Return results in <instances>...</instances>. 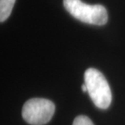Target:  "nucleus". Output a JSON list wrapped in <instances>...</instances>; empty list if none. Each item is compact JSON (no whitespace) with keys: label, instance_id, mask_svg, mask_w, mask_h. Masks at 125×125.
I'll list each match as a JSON object with an SVG mask.
<instances>
[{"label":"nucleus","instance_id":"7ed1b4c3","mask_svg":"<svg viewBox=\"0 0 125 125\" xmlns=\"http://www.w3.org/2000/svg\"><path fill=\"white\" fill-rule=\"evenodd\" d=\"M55 106L46 98H32L28 100L22 108V117L32 125H44L53 117Z\"/></svg>","mask_w":125,"mask_h":125},{"label":"nucleus","instance_id":"f03ea898","mask_svg":"<svg viewBox=\"0 0 125 125\" xmlns=\"http://www.w3.org/2000/svg\"><path fill=\"white\" fill-rule=\"evenodd\" d=\"M63 6L72 16L84 23L103 25L108 21L107 11L102 5H89L81 0H63Z\"/></svg>","mask_w":125,"mask_h":125},{"label":"nucleus","instance_id":"f257e3e1","mask_svg":"<svg viewBox=\"0 0 125 125\" xmlns=\"http://www.w3.org/2000/svg\"><path fill=\"white\" fill-rule=\"evenodd\" d=\"M84 84L92 101L97 107L106 109L112 100L111 88L103 74L95 68H89L84 72Z\"/></svg>","mask_w":125,"mask_h":125},{"label":"nucleus","instance_id":"39448f33","mask_svg":"<svg viewBox=\"0 0 125 125\" xmlns=\"http://www.w3.org/2000/svg\"><path fill=\"white\" fill-rule=\"evenodd\" d=\"M72 125H94V124L89 117L84 115H80L77 116L74 119Z\"/></svg>","mask_w":125,"mask_h":125},{"label":"nucleus","instance_id":"20e7f679","mask_svg":"<svg viewBox=\"0 0 125 125\" xmlns=\"http://www.w3.org/2000/svg\"><path fill=\"white\" fill-rule=\"evenodd\" d=\"M16 0H0V21L3 22L11 15Z\"/></svg>","mask_w":125,"mask_h":125},{"label":"nucleus","instance_id":"423d86ee","mask_svg":"<svg viewBox=\"0 0 125 125\" xmlns=\"http://www.w3.org/2000/svg\"><path fill=\"white\" fill-rule=\"evenodd\" d=\"M81 89H82V91H83V92H87V91H88V90H87V87L85 85V84H84L83 85L81 86Z\"/></svg>","mask_w":125,"mask_h":125}]
</instances>
